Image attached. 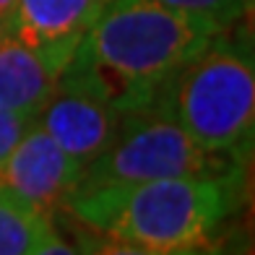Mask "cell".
<instances>
[{"label": "cell", "mask_w": 255, "mask_h": 255, "mask_svg": "<svg viewBox=\"0 0 255 255\" xmlns=\"http://www.w3.org/2000/svg\"><path fill=\"white\" fill-rule=\"evenodd\" d=\"M248 203V169L182 175L73 195L76 222L97 235L169 255H222L227 229Z\"/></svg>", "instance_id": "6da1fadb"}, {"label": "cell", "mask_w": 255, "mask_h": 255, "mask_svg": "<svg viewBox=\"0 0 255 255\" xmlns=\"http://www.w3.org/2000/svg\"><path fill=\"white\" fill-rule=\"evenodd\" d=\"M219 31L211 21L156 0H110L78 47L104 76L120 107L167 84Z\"/></svg>", "instance_id": "7a4b0ae2"}, {"label": "cell", "mask_w": 255, "mask_h": 255, "mask_svg": "<svg viewBox=\"0 0 255 255\" xmlns=\"http://www.w3.org/2000/svg\"><path fill=\"white\" fill-rule=\"evenodd\" d=\"M235 26L219 31L161 89L175 120L198 146L250 161L255 135L253 39L250 31Z\"/></svg>", "instance_id": "3957f363"}, {"label": "cell", "mask_w": 255, "mask_h": 255, "mask_svg": "<svg viewBox=\"0 0 255 255\" xmlns=\"http://www.w3.org/2000/svg\"><path fill=\"white\" fill-rule=\"evenodd\" d=\"M161 86L118 107V125L112 138L81 169L71 198L161 177L227 175L250 167V161L206 151L195 143L175 120Z\"/></svg>", "instance_id": "277c9868"}, {"label": "cell", "mask_w": 255, "mask_h": 255, "mask_svg": "<svg viewBox=\"0 0 255 255\" xmlns=\"http://www.w3.org/2000/svg\"><path fill=\"white\" fill-rule=\"evenodd\" d=\"M34 120L78 161L81 169L107 146L118 125V99L81 47H76L57 73L50 97Z\"/></svg>", "instance_id": "5b68a950"}, {"label": "cell", "mask_w": 255, "mask_h": 255, "mask_svg": "<svg viewBox=\"0 0 255 255\" xmlns=\"http://www.w3.org/2000/svg\"><path fill=\"white\" fill-rule=\"evenodd\" d=\"M81 164L34 120L0 164V198L31 206L55 219L63 211Z\"/></svg>", "instance_id": "8992f818"}, {"label": "cell", "mask_w": 255, "mask_h": 255, "mask_svg": "<svg viewBox=\"0 0 255 255\" xmlns=\"http://www.w3.org/2000/svg\"><path fill=\"white\" fill-rule=\"evenodd\" d=\"M110 0H18L10 34L65 65Z\"/></svg>", "instance_id": "52a82bcc"}, {"label": "cell", "mask_w": 255, "mask_h": 255, "mask_svg": "<svg viewBox=\"0 0 255 255\" xmlns=\"http://www.w3.org/2000/svg\"><path fill=\"white\" fill-rule=\"evenodd\" d=\"M63 68L13 34H0V110L37 115Z\"/></svg>", "instance_id": "ba28073f"}, {"label": "cell", "mask_w": 255, "mask_h": 255, "mask_svg": "<svg viewBox=\"0 0 255 255\" xmlns=\"http://www.w3.org/2000/svg\"><path fill=\"white\" fill-rule=\"evenodd\" d=\"M55 229V219L31 206L0 198V255H31Z\"/></svg>", "instance_id": "9c48e42d"}, {"label": "cell", "mask_w": 255, "mask_h": 255, "mask_svg": "<svg viewBox=\"0 0 255 255\" xmlns=\"http://www.w3.org/2000/svg\"><path fill=\"white\" fill-rule=\"evenodd\" d=\"M156 3L206 18L211 24H216L219 29L240 24V21L250 18L253 13V0H156Z\"/></svg>", "instance_id": "30bf717a"}, {"label": "cell", "mask_w": 255, "mask_h": 255, "mask_svg": "<svg viewBox=\"0 0 255 255\" xmlns=\"http://www.w3.org/2000/svg\"><path fill=\"white\" fill-rule=\"evenodd\" d=\"M73 240H76L81 255H169V253H156V250H146L138 245H128V242H120V240H110L91 229L76 232Z\"/></svg>", "instance_id": "8fae6325"}, {"label": "cell", "mask_w": 255, "mask_h": 255, "mask_svg": "<svg viewBox=\"0 0 255 255\" xmlns=\"http://www.w3.org/2000/svg\"><path fill=\"white\" fill-rule=\"evenodd\" d=\"M37 115L31 112H13V110H0V164L10 154V148L18 143V138L26 133V128L34 123Z\"/></svg>", "instance_id": "7c38bea8"}, {"label": "cell", "mask_w": 255, "mask_h": 255, "mask_svg": "<svg viewBox=\"0 0 255 255\" xmlns=\"http://www.w3.org/2000/svg\"><path fill=\"white\" fill-rule=\"evenodd\" d=\"M31 255H81V250L76 245V240L65 237L63 232H57V227H55L47 235V240H44Z\"/></svg>", "instance_id": "4fadbf2b"}, {"label": "cell", "mask_w": 255, "mask_h": 255, "mask_svg": "<svg viewBox=\"0 0 255 255\" xmlns=\"http://www.w3.org/2000/svg\"><path fill=\"white\" fill-rule=\"evenodd\" d=\"M16 5H18V0H0V34H10Z\"/></svg>", "instance_id": "5bb4252c"}]
</instances>
